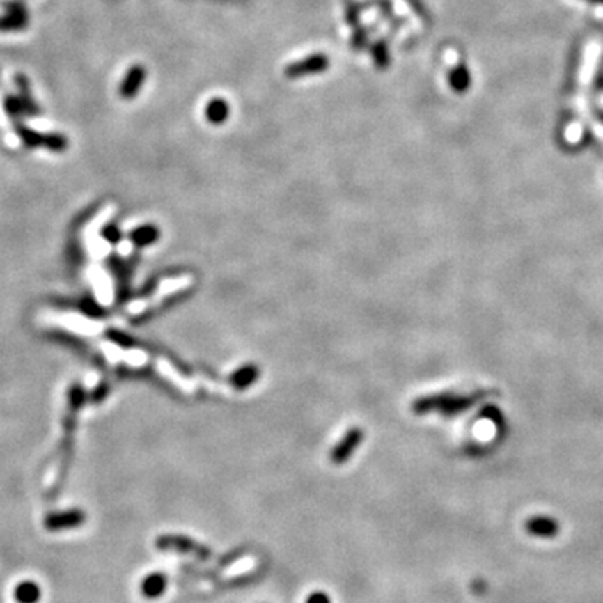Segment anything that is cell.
Here are the masks:
<instances>
[{
	"instance_id": "cell-1",
	"label": "cell",
	"mask_w": 603,
	"mask_h": 603,
	"mask_svg": "<svg viewBox=\"0 0 603 603\" xmlns=\"http://www.w3.org/2000/svg\"><path fill=\"white\" fill-rule=\"evenodd\" d=\"M494 391H479L474 392L473 396H436V398H429L426 400H421L417 409L419 411H429V409H439L446 414H457V412L466 411V409L474 406L478 400L493 396Z\"/></svg>"
},
{
	"instance_id": "cell-2",
	"label": "cell",
	"mask_w": 603,
	"mask_h": 603,
	"mask_svg": "<svg viewBox=\"0 0 603 603\" xmlns=\"http://www.w3.org/2000/svg\"><path fill=\"white\" fill-rule=\"evenodd\" d=\"M156 547L163 551H176L183 553V555H193L201 560L210 558V555H212L208 547H203V545H200L198 541L181 535L159 536V538L156 540Z\"/></svg>"
},
{
	"instance_id": "cell-3",
	"label": "cell",
	"mask_w": 603,
	"mask_h": 603,
	"mask_svg": "<svg viewBox=\"0 0 603 603\" xmlns=\"http://www.w3.org/2000/svg\"><path fill=\"white\" fill-rule=\"evenodd\" d=\"M86 522V513L82 510H65V511H52L45 516L44 526L47 531H63L79 528Z\"/></svg>"
},
{
	"instance_id": "cell-4",
	"label": "cell",
	"mask_w": 603,
	"mask_h": 603,
	"mask_svg": "<svg viewBox=\"0 0 603 603\" xmlns=\"http://www.w3.org/2000/svg\"><path fill=\"white\" fill-rule=\"evenodd\" d=\"M3 7H6V12H3V15L0 17V32L24 31L29 24V12L26 6H24L22 2H17V0H15V2L12 0V2H7Z\"/></svg>"
},
{
	"instance_id": "cell-5",
	"label": "cell",
	"mask_w": 603,
	"mask_h": 603,
	"mask_svg": "<svg viewBox=\"0 0 603 603\" xmlns=\"http://www.w3.org/2000/svg\"><path fill=\"white\" fill-rule=\"evenodd\" d=\"M329 68V57L324 54H315V56L305 57V59L293 63L285 69V76L295 79V77H304L308 74H317L327 71Z\"/></svg>"
},
{
	"instance_id": "cell-6",
	"label": "cell",
	"mask_w": 603,
	"mask_h": 603,
	"mask_svg": "<svg viewBox=\"0 0 603 603\" xmlns=\"http://www.w3.org/2000/svg\"><path fill=\"white\" fill-rule=\"evenodd\" d=\"M144 79H146V69H144L141 64L131 65L130 71L126 72L125 79L121 82V86H119V96L126 99V101L134 99L138 96L139 89L143 88Z\"/></svg>"
},
{
	"instance_id": "cell-7",
	"label": "cell",
	"mask_w": 603,
	"mask_h": 603,
	"mask_svg": "<svg viewBox=\"0 0 603 603\" xmlns=\"http://www.w3.org/2000/svg\"><path fill=\"white\" fill-rule=\"evenodd\" d=\"M526 531L538 538H555L560 531V524L550 516H533L526 522Z\"/></svg>"
},
{
	"instance_id": "cell-8",
	"label": "cell",
	"mask_w": 603,
	"mask_h": 603,
	"mask_svg": "<svg viewBox=\"0 0 603 603\" xmlns=\"http://www.w3.org/2000/svg\"><path fill=\"white\" fill-rule=\"evenodd\" d=\"M166 586H168V578L164 573L161 572H155L150 573L148 577H144V580L141 581V593L143 597L146 598H159L161 595L166 592Z\"/></svg>"
},
{
	"instance_id": "cell-9",
	"label": "cell",
	"mask_w": 603,
	"mask_h": 603,
	"mask_svg": "<svg viewBox=\"0 0 603 603\" xmlns=\"http://www.w3.org/2000/svg\"><path fill=\"white\" fill-rule=\"evenodd\" d=\"M15 84H17L19 97H20V101H22L24 109H26V114L27 116L39 114L40 109H39V106H37V102L34 101V97H32L31 84H29L27 77L22 76V74H17V76H15Z\"/></svg>"
},
{
	"instance_id": "cell-10",
	"label": "cell",
	"mask_w": 603,
	"mask_h": 603,
	"mask_svg": "<svg viewBox=\"0 0 603 603\" xmlns=\"http://www.w3.org/2000/svg\"><path fill=\"white\" fill-rule=\"evenodd\" d=\"M230 116V106L226 104V101L217 97L212 99L206 106V119H208L212 125H223L225 119Z\"/></svg>"
},
{
	"instance_id": "cell-11",
	"label": "cell",
	"mask_w": 603,
	"mask_h": 603,
	"mask_svg": "<svg viewBox=\"0 0 603 603\" xmlns=\"http://www.w3.org/2000/svg\"><path fill=\"white\" fill-rule=\"evenodd\" d=\"M15 600L19 603H37L40 600V586L34 581H22L15 586Z\"/></svg>"
},
{
	"instance_id": "cell-12",
	"label": "cell",
	"mask_w": 603,
	"mask_h": 603,
	"mask_svg": "<svg viewBox=\"0 0 603 603\" xmlns=\"http://www.w3.org/2000/svg\"><path fill=\"white\" fill-rule=\"evenodd\" d=\"M15 133H17L19 139L22 141L26 146L29 148H44V141H45V134L39 133V131L31 130V127L22 125V123H15Z\"/></svg>"
},
{
	"instance_id": "cell-13",
	"label": "cell",
	"mask_w": 603,
	"mask_h": 603,
	"mask_svg": "<svg viewBox=\"0 0 603 603\" xmlns=\"http://www.w3.org/2000/svg\"><path fill=\"white\" fill-rule=\"evenodd\" d=\"M359 437H361V434H359V432H350V434L347 436L345 439L342 441V443L338 444L336 449H334L332 461L334 462H344L347 460V457L350 456V453L354 451L355 446H357Z\"/></svg>"
},
{
	"instance_id": "cell-14",
	"label": "cell",
	"mask_w": 603,
	"mask_h": 603,
	"mask_svg": "<svg viewBox=\"0 0 603 603\" xmlns=\"http://www.w3.org/2000/svg\"><path fill=\"white\" fill-rule=\"evenodd\" d=\"M3 111H6V114L15 123H19V119L26 114L22 101H20L19 96H14V94H9V96L3 97Z\"/></svg>"
},
{
	"instance_id": "cell-15",
	"label": "cell",
	"mask_w": 603,
	"mask_h": 603,
	"mask_svg": "<svg viewBox=\"0 0 603 603\" xmlns=\"http://www.w3.org/2000/svg\"><path fill=\"white\" fill-rule=\"evenodd\" d=\"M374 61L381 69H386L389 64V51L386 42H377L374 45Z\"/></svg>"
},
{
	"instance_id": "cell-16",
	"label": "cell",
	"mask_w": 603,
	"mask_h": 603,
	"mask_svg": "<svg viewBox=\"0 0 603 603\" xmlns=\"http://www.w3.org/2000/svg\"><path fill=\"white\" fill-rule=\"evenodd\" d=\"M155 235H156V231H155V230H151V228H143V230H138V231H136L134 237L138 238V242H139V243H150L151 240L155 238Z\"/></svg>"
},
{
	"instance_id": "cell-17",
	"label": "cell",
	"mask_w": 603,
	"mask_h": 603,
	"mask_svg": "<svg viewBox=\"0 0 603 603\" xmlns=\"http://www.w3.org/2000/svg\"><path fill=\"white\" fill-rule=\"evenodd\" d=\"M305 603H330V598L325 593L315 592V593H312L311 597L307 598V602H305Z\"/></svg>"
}]
</instances>
